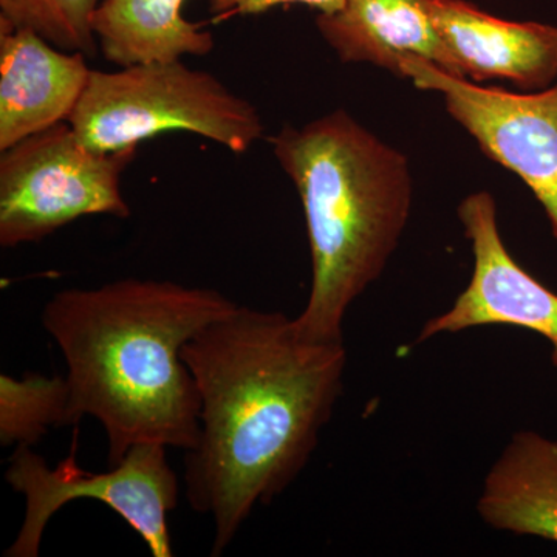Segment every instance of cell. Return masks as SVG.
Wrapping results in <instances>:
<instances>
[{"label": "cell", "mask_w": 557, "mask_h": 557, "mask_svg": "<svg viewBox=\"0 0 557 557\" xmlns=\"http://www.w3.org/2000/svg\"><path fill=\"white\" fill-rule=\"evenodd\" d=\"M200 395L185 496L214 527L219 557L259 505L295 483L343 395L344 343L300 336L295 318L237 304L182 348Z\"/></svg>", "instance_id": "cell-1"}, {"label": "cell", "mask_w": 557, "mask_h": 557, "mask_svg": "<svg viewBox=\"0 0 557 557\" xmlns=\"http://www.w3.org/2000/svg\"><path fill=\"white\" fill-rule=\"evenodd\" d=\"M236 306L219 289L156 278L54 293L40 322L67 368L70 426L100 421L109 467L138 443L196 448L200 395L182 348Z\"/></svg>", "instance_id": "cell-2"}, {"label": "cell", "mask_w": 557, "mask_h": 557, "mask_svg": "<svg viewBox=\"0 0 557 557\" xmlns=\"http://www.w3.org/2000/svg\"><path fill=\"white\" fill-rule=\"evenodd\" d=\"M270 143L309 233L313 277L296 329L313 343H344L348 309L379 281L408 225V157L343 109L285 126Z\"/></svg>", "instance_id": "cell-3"}, {"label": "cell", "mask_w": 557, "mask_h": 557, "mask_svg": "<svg viewBox=\"0 0 557 557\" xmlns=\"http://www.w3.org/2000/svg\"><path fill=\"white\" fill-rule=\"evenodd\" d=\"M67 123L101 152L134 149L163 132H189L242 156L263 135L262 116L251 101L182 60L91 70Z\"/></svg>", "instance_id": "cell-4"}, {"label": "cell", "mask_w": 557, "mask_h": 557, "mask_svg": "<svg viewBox=\"0 0 557 557\" xmlns=\"http://www.w3.org/2000/svg\"><path fill=\"white\" fill-rule=\"evenodd\" d=\"M78 426L70 454L51 468L28 446L10 457L7 483L25 500L24 520L5 557H38L44 533L54 515L72 502L90 498L108 505L146 542L153 557H172L170 515L178 505L177 472L168 446L138 443L109 471L89 472L76 461Z\"/></svg>", "instance_id": "cell-5"}, {"label": "cell", "mask_w": 557, "mask_h": 557, "mask_svg": "<svg viewBox=\"0 0 557 557\" xmlns=\"http://www.w3.org/2000/svg\"><path fill=\"white\" fill-rule=\"evenodd\" d=\"M135 153L91 149L67 121L0 150V245L38 244L87 215L131 218L121 175Z\"/></svg>", "instance_id": "cell-6"}, {"label": "cell", "mask_w": 557, "mask_h": 557, "mask_svg": "<svg viewBox=\"0 0 557 557\" xmlns=\"http://www.w3.org/2000/svg\"><path fill=\"white\" fill-rule=\"evenodd\" d=\"M401 78L437 91L487 159L515 172L547 212L557 239V84L553 89L512 94L457 78L420 58H409Z\"/></svg>", "instance_id": "cell-7"}, {"label": "cell", "mask_w": 557, "mask_h": 557, "mask_svg": "<svg viewBox=\"0 0 557 557\" xmlns=\"http://www.w3.org/2000/svg\"><path fill=\"white\" fill-rule=\"evenodd\" d=\"M457 212L474 255L471 281L448 311L429 319L417 343L445 333L508 325L544 336L552 346V362L557 369L556 293L509 255L498 231L496 200L490 193L471 194Z\"/></svg>", "instance_id": "cell-8"}, {"label": "cell", "mask_w": 557, "mask_h": 557, "mask_svg": "<svg viewBox=\"0 0 557 557\" xmlns=\"http://www.w3.org/2000/svg\"><path fill=\"white\" fill-rule=\"evenodd\" d=\"M90 73L86 54L0 25V150L69 121Z\"/></svg>", "instance_id": "cell-9"}, {"label": "cell", "mask_w": 557, "mask_h": 557, "mask_svg": "<svg viewBox=\"0 0 557 557\" xmlns=\"http://www.w3.org/2000/svg\"><path fill=\"white\" fill-rule=\"evenodd\" d=\"M438 36L465 79L545 89L557 76V28L491 16L463 0H432Z\"/></svg>", "instance_id": "cell-10"}, {"label": "cell", "mask_w": 557, "mask_h": 557, "mask_svg": "<svg viewBox=\"0 0 557 557\" xmlns=\"http://www.w3.org/2000/svg\"><path fill=\"white\" fill-rule=\"evenodd\" d=\"M317 27L344 64L369 62L401 78L403 64L420 58L463 78L432 20V0H346L319 14Z\"/></svg>", "instance_id": "cell-11"}, {"label": "cell", "mask_w": 557, "mask_h": 557, "mask_svg": "<svg viewBox=\"0 0 557 557\" xmlns=\"http://www.w3.org/2000/svg\"><path fill=\"white\" fill-rule=\"evenodd\" d=\"M478 511L494 530L557 544V440L516 432L487 472Z\"/></svg>", "instance_id": "cell-12"}, {"label": "cell", "mask_w": 557, "mask_h": 557, "mask_svg": "<svg viewBox=\"0 0 557 557\" xmlns=\"http://www.w3.org/2000/svg\"><path fill=\"white\" fill-rule=\"evenodd\" d=\"M186 0H101L94 32L102 57L119 67L207 57L211 32L183 16Z\"/></svg>", "instance_id": "cell-13"}, {"label": "cell", "mask_w": 557, "mask_h": 557, "mask_svg": "<svg viewBox=\"0 0 557 557\" xmlns=\"http://www.w3.org/2000/svg\"><path fill=\"white\" fill-rule=\"evenodd\" d=\"M69 412L65 375H0V445L33 448L51 428L70 426Z\"/></svg>", "instance_id": "cell-14"}, {"label": "cell", "mask_w": 557, "mask_h": 557, "mask_svg": "<svg viewBox=\"0 0 557 557\" xmlns=\"http://www.w3.org/2000/svg\"><path fill=\"white\" fill-rule=\"evenodd\" d=\"M101 0H0V25L38 33L58 49L95 57L94 16Z\"/></svg>", "instance_id": "cell-15"}, {"label": "cell", "mask_w": 557, "mask_h": 557, "mask_svg": "<svg viewBox=\"0 0 557 557\" xmlns=\"http://www.w3.org/2000/svg\"><path fill=\"white\" fill-rule=\"evenodd\" d=\"M344 2L346 0H211L209 9L215 21H223L236 16H256L274 7L292 3L311 7L318 10L319 14H330L343 9Z\"/></svg>", "instance_id": "cell-16"}]
</instances>
